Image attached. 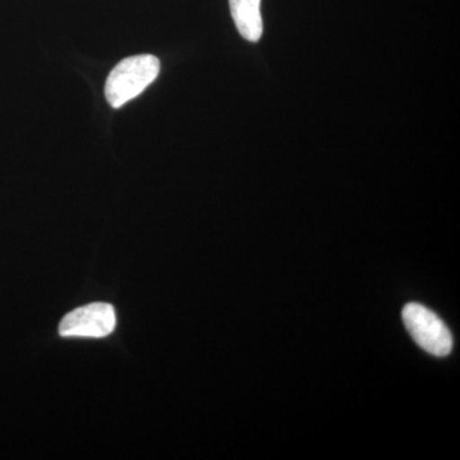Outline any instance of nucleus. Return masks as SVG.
<instances>
[{"label": "nucleus", "instance_id": "obj_3", "mask_svg": "<svg viewBox=\"0 0 460 460\" xmlns=\"http://www.w3.org/2000/svg\"><path fill=\"white\" fill-rule=\"evenodd\" d=\"M117 326L113 305L96 302L75 308L66 314L59 323V335L65 338L108 337Z\"/></svg>", "mask_w": 460, "mask_h": 460}, {"label": "nucleus", "instance_id": "obj_4", "mask_svg": "<svg viewBox=\"0 0 460 460\" xmlns=\"http://www.w3.org/2000/svg\"><path fill=\"white\" fill-rule=\"evenodd\" d=\"M229 7L242 38L259 41L263 33L261 0H229Z\"/></svg>", "mask_w": 460, "mask_h": 460}, {"label": "nucleus", "instance_id": "obj_2", "mask_svg": "<svg viewBox=\"0 0 460 460\" xmlns=\"http://www.w3.org/2000/svg\"><path fill=\"white\" fill-rule=\"evenodd\" d=\"M405 328L426 352L436 357L447 356L453 349V337L444 321L425 305L408 304L402 308Z\"/></svg>", "mask_w": 460, "mask_h": 460}, {"label": "nucleus", "instance_id": "obj_1", "mask_svg": "<svg viewBox=\"0 0 460 460\" xmlns=\"http://www.w3.org/2000/svg\"><path fill=\"white\" fill-rule=\"evenodd\" d=\"M160 62L156 57L142 54L126 58L114 66L105 84V96L113 108H120L140 95L156 80Z\"/></svg>", "mask_w": 460, "mask_h": 460}]
</instances>
